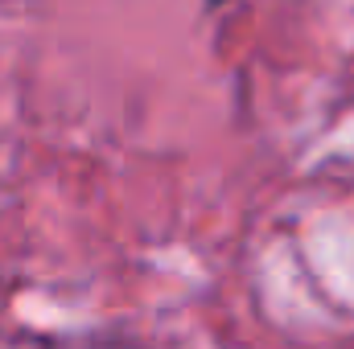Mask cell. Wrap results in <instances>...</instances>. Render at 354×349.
<instances>
[{"mask_svg":"<svg viewBox=\"0 0 354 349\" xmlns=\"http://www.w3.org/2000/svg\"><path fill=\"white\" fill-rule=\"evenodd\" d=\"M50 349H145L128 333H111V329H95V333H79V337H62Z\"/></svg>","mask_w":354,"mask_h":349,"instance_id":"cell-1","label":"cell"},{"mask_svg":"<svg viewBox=\"0 0 354 349\" xmlns=\"http://www.w3.org/2000/svg\"><path fill=\"white\" fill-rule=\"evenodd\" d=\"M206 4H210V8H218V4H227V0H206Z\"/></svg>","mask_w":354,"mask_h":349,"instance_id":"cell-2","label":"cell"}]
</instances>
